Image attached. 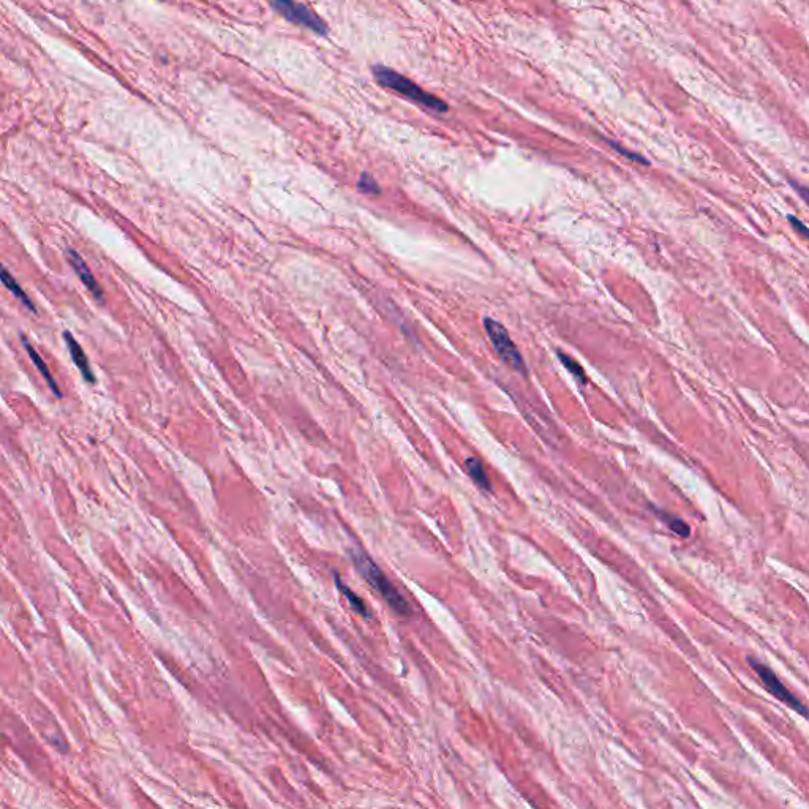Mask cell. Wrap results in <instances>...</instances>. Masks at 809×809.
<instances>
[{
    "mask_svg": "<svg viewBox=\"0 0 809 809\" xmlns=\"http://www.w3.org/2000/svg\"><path fill=\"white\" fill-rule=\"evenodd\" d=\"M349 555L356 569H358V572L378 591L379 594H381V598L388 602L390 609L401 617H410L412 612L410 604L406 602L403 596L399 593V590L389 582V579L384 576V572L379 569L376 563L373 561L364 550L359 549L349 550Z\"/></svg>",
    "mask_w": 809,
    "mask_h": 809,
    "instance_id": "1",
    "label": "cell"
},
{
    "mask_svg": "<svg viewBox=\"0 0 809 809\" xmlns=\"http://www.w3.org/2000/svg\"><path fill=\"white\" fill-rule=\"evenodd\" d=\"M372 73L383 87H388L390 91L400 93L401 97L408 98L411 102L424 106V108L437 111V113H446L448 111V104L442 98L435 97L430 92H426L415 81L408 80V78L397 73L392 69H388L384 65H375L372 69Z\"/></svg>",
    "mask_w": 809,
    "mask_h": 809,
    "instance_id": "2",
    "label": "cell"
},
{
    "mask_svg": "<svg viewBox=\"0 0 809 809\" xmlns=\"http://www.w3.org/2000/svg\"><path fill=\"white\" fill-rule=\"evenodd\" d=\"M484 327L490 342L493 345L496 354L503 359V362H506L507 365L514 368L518 373H527L525 361H523L520 351L517 349L516 343L512 342L506 327L501 325L500 321L492 320V318H484Z\"/></svg>",
    "mask_w": 809,
    "mask_h": 809,
    "instance_id": "3",
    "label": "cell"
},
{
    "mask_svg": "<svg viewBox=\"0 0 809 809\" xmlns=\"http://www.w3.org/2000/svg\"><path fill=\"white\" fill-rule=\"evenodd\" d=\"M267 2L278 15L293 24L302 26L305 29L315 32L316 35H327L326 22L307 5L298 2V0H267Z\"/></svg>",
    "mask_w": 809,
    "mask_h": 809,
    "instance_id": "4",
    "label": "cell"
},
{
    "mask_svg": "<svg viewBox=\"0 0 809 809\" xmlns=\"http://www.w3.org/2000/svg\"><path fill=\"white\" fill-rule=\"evenodd\" d=\"M747 662H749L752 671L757 673V677L762 680V684L765 686V689L774 697V699L783 702V704L792 708V710L800 713L803 718H806V715H808L806 707L801 704L799 697L790 693V691L788 689V686L781 682V680L776 677V673H774L772 669L765 666V664H762L761 661L754 660V657H747Z\"/></svg>",
    "mask_w": 809,
    "mask_h": 809,
    "instance_id": "5",
    "label": "cell"
},
{
    "mask_svg": "<svg viewBox=\"0 0 809 809\" xmlns=\"http://www.w3.org/2000/svg\"><path fill=\"white\" fill-rule=\"evenodd\" d=\"M65 256L66 260H69L70 266L73 267V271L76 272V275L81 278V282L84 283V287L91 291V294L97 300H102L103 302V289L100 287L98 282L95 280L93 273L89 269V266L86 264V261L82 260V256L76 252L73 248H66L65 250Z\"/></svg>",
    "mask_w": 809,
    "mask_h": 809,
    "instance_id": "6",
    "label": "cell"
},
{
    "mask_svg": "<svg viewBox=\"0 0 809 809\" xmlns=\"http://www.w3.org/2000/svg\"><path fill=\"white\" fill-rule=\"evenodd\" d=\"M62 336H64V342L66 345V348H69V351H70L71 359H73V362H75V365L80 368V372L82 373V376H84L86 381L93 384L95 381H97V378H95V375H93L92 367H91V364H89V358L86 356L84 349L81 348V345L78 343V340L71 336V332L65 331Z\"/></svg>",
    "mask_w": 809,
    "mask_h": 809,
    "instance_id": "7",
    "label": "cell"
},
{
    "mask_svg": "<svg viewBox=\"0 0 809 809\" xmlns=\"http://www.w3.org/2000/svg\"><path fill=\"white\" fill-rule=\"evenodd\" d=\"M21 342H22V347H24V349L27 351V354H29V358L32 359L33 365H35V367L38 368V372H40V375L44 378V381L48 383L49 389L53 390L54 395H55V397H57V399L62 397V392H60V389H59V386H57V383H55V379L53 378L51 372H49V368H48V365H46V362H44V361H43V358H42V356L38 354V351L32 347V343H30L29 340H27L24 336H21Z\"/></svg>",
    "mask_w": 809,
    "mask_h": 809,
    "instance_id": "8",
    "label": "cell"
},
{
    "mask_svg": "<svg viewBox=\"0 0 809 809\" xmlns=\"http://www.w3.org/2000/svg\"><path fill=\"white\" fill-rule=\"evenodd\" d=\"M0 282H2L5 284V288H7L8 291L11 294H13L16 299L21 300L22 305H26L27 309H29L30 311H33V313H35V311H37L35 304L32 302L29 296H27V293L24 291V289L21 288V284L18 282H16V278L13 275H11L7 267H5L2 263H0Z\"/></svg>",
    "mask_w": 809,
    "mask_h": 809,
    "instance_id": "9",
    "label": "cell"
},
{
    "mask_svg": "<svg viewBox=\"0 0 809 809\" xmlns=\"http://www.w3.org/2000/svg\"><path fill=\"white\" fill-rule=\"evenodd\" d=\"M334 580H336V587L338 588L340 593H343L345 598H347V601L349 602L351 609H353L354 612H358L361 617L372 618V612L368 610V607H367V604L364 602V599L359 598V596H356L354 591L351 590L349 587H347V585H345L342 582V580H340L338 574H336V576H334Z\"/></svg>",
    "mask_w": 809,
    "mask_h": 809,
    "instance_id": "10",
    "label": "cell"
},
{
    "mask_svg": "<svg viewBox=\"0 0 809 809\" xmlns=\"http://www.w3.org/2000/svg\"><path fill=\"white\" fill-rule=\"evenodd\" d=\"M465 468H466V473L470 474V478L473 479V482L476 484L479 489L485 490V492H490V490H492L489 476H487V473H485L481 462H479L478 459H474V457H470V459H466V462H465Z\"/></svg>",
    "mask_w": 809,
    "mask_h": 809,
    "instance_id": "11",
    "label": "cell"
},
{
    "mask_svg": "<svg viewBox=\"0 0 809 809\" xmlns=\"http://www.w3.org/2000/svg\"><path fill=\"white\" fill-rule=\"evenodd\" d=\"M655 514L660 517L661 520L666 523V525L671 528L675 534H678L680 538H689L691 528H689L688 523L682 520V518L675 517L672 514H667V512H664L661 509H655Z\"/></svg>",
    "mask_w": 809,
    "mask_h": 809,
    "instance_id": "12",
    "label": "cell"
},
{
    "mask_svg": "<svg viewBox=\"0 0 809 809\" xmlns=\"http://www.w3.org/2000/svg\"><path fill=\"white\" fill-rule=\"evenodd\" d=\"M556 354H558V358H560L561 364L567 368V372L571 373V375L576 378L580 384L587 383V376H585L583 368L580 367L576 361H574L572 358H569V356H566L565 353H561V351H558Z\"/></svg>",
    "mask_w": 809,
    "mask_h": 809,
    "instance_id": "13",
    "label": "cell"
},
{
    "mask_svg": "<svg viewBox=\"0 0 809 809\" xmlns=\"http://www.w3.org/2000/svg\"><path fill=\"white\" fill-rule=\"evenodd\" d=\"M359 190L364 193H379V187L372 176L362 174L359 179Z\"/></svg>",
    "mask_w": 809,
    "mask_h": 809,
    "instance_id": "14",
    "label": "cell"
},
{
    "mask_svg": "<svg viewBox=\"0 0 809 809\" xmlns=\"http://www.w3.org/2000/svg\"><path fill=\"white\" fill-rule=\"evenodd\" d=\"M607 143H609L610 146H612L613 149H615L618 154L624 155V157H626V158L633 160V161H637V163H640V165H648V160L642 157V155H639V154H634V152H630V150H626V149H624V147H621L620 144H615V143H612V141H607Z\"/></svg>",
    "mask_w": 809,
    "mask_h": 809,
    "instance_id": "15",
    "label": "cell"
},
{
    "mask_svg": "<svg viewBox=\"0 0 809 809\" xmlns=\"http://www.w3.org/2000/svg\"><path fill=\"white\" fill-rule=\"evenodd\" d=\"M788 220H789V223H790V226L794 228V230H795L797 233L801 234L803 237H806V236H808V228H806L805 223H803L800 219H797L795 215H789V217H788Z\"/></svg>",
    "mask_w": 809,
    "mask_h": 809,
    "instance_id": "16",
    "label": "cell"
}]
</instances>
